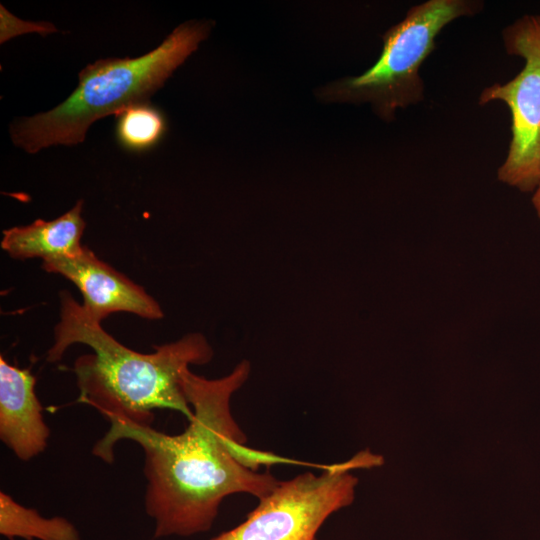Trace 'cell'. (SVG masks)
I'll list each match as a JSON object with an SVG mask.
<instances>
[{"instance_id": "1", "label": "cell", "mask_w": 540, "mask_h": 540, "mask_svg": "<svg viewBox=\"0 0 540 540\" xmlns=\"http://www.w3.org/2000/svg\"><path fill=\"white\" fill-rule=\"evenodd\" d=\"M250 363L242 360L218 379L182 372V386L193 416L180 434L169 435L127 420L110 421L92 452L107 463L114 446L131 440L144 451L147 481L145 510L154 520V537H187L208 531L222 501L235 493L261 499L279 484L260 465L293 463L272 453L250 449L231 413L232 395L247 381Z\"/></svg>"}, {"instance_id": "2", "label": "cell", "mask_w": 540, "mask_h": 540, "mask_svg": "<svg viewBox=\"0 0 540 540\" xmlns=\"http://www.w3.org/2000/svg\"><path fill=\"white\" fill-rule=\"evenodd\" d=\"M75 343L94 351L74 363L80 401L109 422L127 420L140 425L152 424L155 409L178 411L189 421L193 410L183 390L182 372L191 364L210 362L214 354L201 333L156 346L153 353L136 352L109 335L69 292L62 291L60 321L54 328L47 360H60Z\"/></svg>"}, {"instance_id": "3", "label": "cell", "mask_w": 540, "mask_h": 540, "mask_svg": "<svg viewBox=\"0 0 540 540\" xmlns=\"http://www.w3.org/2000/svg\"><path fill=\"white\" fill-rule=\"evenodd\" d=\"M209 29L205 22H186L143 56L100 59L87 65L79 73L77 88L60 105L11 125L12 141L28 153L83 142L98 119L146 102L198 48Z\"/></svg>"}, {"instance_id": "4", "label": "cell", "mask_w": 540, "mask_h": 540, "mask_svg": "<svg viewBox=\"0 0 540 540\" xmlns=\"http://www.w3.org/2000/svg\"><path fill=\"white\" fill-rule=\"evenodd\" d=\"M470 12L460 0H430L413 7L406 18L384 35L378 61L365 73L326 85L318 91L324 102L370 101L383 116L413 97L417 72L434 46L436 35L455 18Z\"/></svg>"}, {"instance_id": "5", "label": "cell", "mask_w": 540, "mask_h": 540, "mask_svg": "<svg viewBox=\"0 0 540 540\" xmlns=\"http://www.w3.org/2000/svg\"><path fill=\"white\" fill-rule=\"evenodd\" d=\"M352 464L325 465L319 475L280 481L245 521L211 540H316L326 519L352 499Z\"/></svg>"}, {"instance_id": "6", "label": "cell", "mask_w": 540, "mask_h": 540, "mask_svg": "<svg viewBox=\"0 0 540 540\" xmlns=\"http://www.w3.org/2000/svg\"><path fill=\"white\" fill-rule=\"evenodd\" d=\"M510 53L524 58L525 66L511 81L494 84L481 102L501 100L512 114V139L498 178L522 191L540 183V16H525L506 32Z\"/></svg>"}, {"instance_id": "7", "label": "cell", "mask_w": 540, "mask_h": 540, "mask_svg": "<svg viewBox=\"0 0 540 540\" xmlns=\"http://www.w3.org/2000/svg\"><path fill=\"white\" fill-rule=\"evenodd\" d=\"M42 268L75 284L83 296V309L99 322L115 312L151 320L164 316L158 302L143 287L100 260L86 246L77 255L43 261Z\"/></svg>"}, {"instance_id": "8", "label": "cell", "mask_w": 540, "mask_h": 540, "mask_svg": "<svg viewBox=\"0 0 540 540\" xmlns=\"http://www.w3.org/2000/svg\"><path fill=\"white\" fill-rule=\"evenodd\" d=\"M36 378L0 357V438L21 460L43 452L50 429L35 393Z\"/></svg>"}, {"instance_id": "9", "label": "cell", "mask_w": 540, "mask_h": 540, "mask_svg": "<svg viewBox=\"0 0 540 540\" xmlns=\"http://www.w3.org/2000/svg\"><path fill=\"white\" fill-rule=\"evenodd\" d=\"M79 200L62 216L45 221L37 219L26 226L3 231L1 248L14 259L41 258L43 261L77 255L82 249L81 237L86 223L81 216Z\"/></svg>"}, {"instance_id": "10", "label": "cell", "mask_w": 540, "mask_h": 540, "mask_svg": "<svg viewBox=\"0 0 540 540\" xmlns=\"http://www.w3.org/2000/svg\"><path fill=\"white\" fill-rule=\"evenodd\" d=\"M0 534L11 539L81 540L79 531L68 519L42 517L5 492H0Z\"/></svg>"}, {"instance_id": "11", "label": "cell", "mask_w": 540, "mask_h": 540, "mask_svg": "<svg viewBox=\"0 0 540 540\" xmlns=\"http://www.w3.org/2000/svg\"><path fill=\"white\" fill-rule=\"evenodd\" d=\"M116 116V139L130 152H144L155 147L167 130L165 115L148 101L131 105Z\"/></svg>"}, {"instance_id": "12", "label": "cell", "mask_w": 540, "mask_h": 540, "mask_svg": "<svg viewBox=\"0 0 540 540\" xmlns=\"http://www.w3.org/2000/svg\"><path fill=\"white\" fill-rule=\"evenodd\" d=\"M38 32L42 35L56 31L48 22H26L19 20L1 6V43L25 32Z\"/></svg>"}, {"instance_id": "13", "label": "cell", "mask_w": 540, "mask_h": 540, "mask_svg": "<svg viewBox=\"0 0 540 540\" xmlns=\"http://www.w3.org/2000/svg\"><path fill=\"white\" fill-rule=\"evenodd\" d=\"M532 202H533V206H534V208L536 210V213H537V215H538V217L540 219V183L536 187L534 196L532 198Z\"/></svg>"}, {"instance_id": "14", "label": "cell", "mask_w": 540, "mask_h": 540, "mask_svg": "<svg viewBox=\"0 0 540 540\" xmlns=\"http://www.w3.org/2000/svg\"><path fill=\"white\" fill-rule=\"evenodd\" d=\"M317 540V539H316Z\"/></svg>"}]
</instances>
